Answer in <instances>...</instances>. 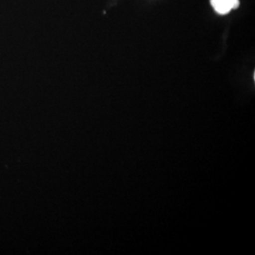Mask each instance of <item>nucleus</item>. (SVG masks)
<instances>
[{"label": "nucleus", "mask_w": 255, "mask_h": 255, "mask_svg": "<svg viewBox=\"0 0 255 255\" xmlns=\"http://www.w3.org/2000/svg\"><path fill=\"white\" fill-rule=\"evenodd\" d=\"M210 2L213 9L220 15H225L239 6V0H210Z\"/></svg>", "instance_id": "f257e3e1"}]
</instances>
